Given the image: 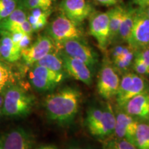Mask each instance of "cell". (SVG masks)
Segmentation results:
<instances>
[{
    "mask_svg": "<svg viewBox=\"0 0 149 149\" xmlns=\"http://www.w3.org/2000/svg\"><path fill=\"white\" fill-rule=\"evenodd\" d=\"M81 93L72 86L63 87L48 94L44 101L48 118L60 126L72 124L81 102Z\"/></svg>",
    "mask_w": 149,
    "mask_h": 149,
    "instance_id": "1",
    "label": "cell"
},
{
    "mask_svg": "<svg viewBox=\"0 0 149 149\" xmlns=\"http://www.w3.org/2000/svg\"><path fill=\"white\" fill-rule=\"evenodd\" d=\"M85 124L91 135L95 138L105 139L111 137L114 134L115 126V112L111 104L89 107Z\"/></svg>",
    "mask_w": 149,
    "mask_h": 149,
    "instance_id": "2",
    "label": "cell"
},
{
    "mask_svg": "<svg viewBox=\"0 0 149 149\" xmlns=\"http://www.w3.org/2000/svg\"><path fill=\"white\" fill-rule=\"evenodd\" d=\"M35 98L17 84L3 93V115L10 118L24 117L32 111Z\"/></svg>",
    "mask_w": 149,
    "mask_h": 149,
    "instance_id": "3",
    "label": "cell"
},
{
    "mask_svg": "<svg viewBox=\"0 0 149 149\" xmlns=\"http://www.w3.org/2000/svg\"><path fill=\"white\" fill-rule=\"evenodd\" d=\"M66 76V72H55L34 64L30 70L29 81L37 92H51L64 81Z\"/></svg>",
    "mask_w": 149,
    "mask_h": 149,
    "instance_id": "4",
    "label": "cell"
},
{
    "mask_svg": "<svg viewBox=\"0 0 149 149\" xmlns=\"http://www.w3.org/2000/svg\"><path fill=\"white\" fill-rule=\"evenodd\" d=\"M47 35L53 40L57 48L64 41L81 38L83 33L78 24L61 13L53 19L48 25Z\"/></svg>",
    "mask_w": 149,
    "mask_h": 149,
    "instance_id": "5",
    "label": "cell"
},
{
    "mask_svg": "<svg viewBox=\"0 0 149 149\" xmlns=\"http://www.w3.org/2000/svg\"><path fill=\"white\" fill-rule=\"evenodd\" d=\"M57 49L70 57L82 61L89 67L93 73L98 64L97 54L81 38L64 41L57 47Z\"/></svg>",
    "mask_w": 149,
    "mask_h": 149,
    "instance_id": "6",
    "label": "cell"
},
{
    "mask_svg": "<svg viewBox=\"0 0 149 149\" xmlns=\"http://www.w3.org/2000/svg\"><path fill=\"white\" fill-rule=\"evenodd\" d=\"M128 45L135 51L149 47V17L146 8H136Z\"/></svg>",
    "mask_w": 149,
    "mask_h": 149,
    "instance_id": "7",
    "label": "cell"
},
{
    "mask_svg": "<svg viewBox=\"0 0 149 149\" xmlns=\"http://www.w3.org/2000/svg\"><path fill=\"white\" fill-rule=\"evenodd\" d=\"M120 79L117 70L108 58L103 61L99 72L97 91L99 95L105 100L115 97L120 86Z\"/></svg>",
    "mask_w": 149,
    "mask_h": 149,
    "instance_id": "8",
    "label": "cell"
},
{
    "mask_svg": "<svg viewBox=\"0 0 149 149\" xmlns=\"http://www.w3.org/2000/svg\"><path fill=\"white\" fill-rule=\"evenodd\" d=\"M148 91V84L140 74L126 72L120 79V86L115 96L118 107H122L130 98Z\"/></svg>",
    "mask_w": 149,
    "mask_h": 149,
    "instance_id": "9",
    "label": "cell"
},
{
    "mask_svg": "<svg viewBox=\"0 0 149 149\" xmlns=\"http://www.w3.org/2000/svg\"><path fill=\"white\" fill-rule=\"evenodd\" d=\"M57 48L55 42L48 35H40L29 47L22 50L21 58L28 66H32L37 61Z\"/></svg>",
    "mask_w": 149,
    "mask_h": 149,
    "instance_id": "10",
    "label": "cell"
},
{
    "mask_svg": "<svg viewBox=\"0 0 149 149\" xmlns=\"http://www.w3.org/2000/svg\"><path fill=\"white\" fill-rule=\"evenodd\" d=\"M32 134L24 128L8 130L0 137V149H35Z\"/></svg>",
    "mask_w": 149,
    "mask_h": 149,
    "instance_id": "11",
    "label": "cell"
},
{
    "mask_svg": "<svg viewBox=\"0 0 149 149\" xmlns=\"http://www.w3.org/2000/svg\"><path fill=\"white\" fill-rule=\"evenodd\" d=\"M90 35L95 39L102 51H105L109 45V13H93L89 20Z\"/></svg>",
    "mask_w": 149,
    "mask_h": 149,
    "instance_id": "12",
    "label": "cell"
},
{
    "mask_svg": "<svg viewBox=\"0 0 149 149\" xmlns=\"http://www.w3.org/2000/svg\"><path fill=\"white\" fill-rule=\"evenodd\" d=\"M114 112L115 126L113 135L116 138L125 139L133 144L134 137L139 122L127 114L120 107H117Z\"/></svg>",
    "mask_w": 149,
    "mask_h": 149,
    "instance_id": "13",
    "label": "cell"
},
{
    "mask_svg": "<svg viewBox=\"0 0 149 149\" xmlns=\"http://www.w3.org/2000/svg\"><path fill=\"white\" fill-rule=\"evenodd\" d=\"M60 8L65 16L78 25L94 13L93 6L86 0H62Z\"/></svg>",
    "mask_w": 149,
    "mask_h": 149,
    "instance_id": "14",
    "label": "cell"
},
{
    "mask_svg": "<svg viewBox=\"0 0 149 149\" xmlns=\"http://www.w3.org/2000/svg\"><path fill=\"white\" fill-rule=\"evenodd\" d=\"M59 54L63 59L65 71L68 75L87 86L92 84L93 73L84 62L66 55L61 51H59Z\"/></svg>",
    "mask_w": 149,
    "mask_h": 149,
    "instance_id": "15",
    "label": "cell"
},
{
    "mask_svg": "<svg viewBox=\"0 0 149 149\" xmlns=\"http://www.w3.org/2000/svg\"><path fill=\"white\" fill-rule=\"evenodd\" d=\"M121 108L136 120L149 121V91L130 98Z\"/></svg>",
    "mask_w": 149,
    "mask_h": 149,
    "instance_id": "16",
    "label": "cell"
},
{
    "mask_svg": "<svg viewBox=\"0 0 149 149\" xmlns=\"http://www.w3.org/2000/svg\"><path fill=\"white\" fill-rule=\"evenodd\" d=\"M135 51L129 46L117 45L111 51L112 64L117 71L124 72L132 66Z\"/></svg>",
    "mask_w": 149,
    "mask_h": 149,
    "instance_id": "17",
    "label": "cell"
},
{
    "mask_svg": "<svg viewBox=\"0 0 149 149\" xmlns=\"http://www.w3.org/2000/svg\"><path fill=\"white\" fill-rule=\"evenodd\" d=\"M0 55L3 60L10 63L17 61L21 58L22 50L12 40L8 31L0 30Z\"/></svg>",
    "mask_w": 149,
    "mask_h": 149,
    "instance_id": "18",
    "label": "cell"
},
{
    "mask_svg": "<svg viewBox=\"0 0 149 149\" xmlns=\"http://www.w3.org/2000/svg\"><path fill=\"white\" fill-rule=\"evenodd\" d=\"M26 19V13L21 8H15L10 15L0 22V30L10 33H22V24Z\"/></svg>",
    "mask_w": 149,
    "mask_h": 149,
    "instance_id": "19",
    "label": "cell"
},
{
    "mask_svg": "<svg viewBox=\"0 0 149 149\" xmlns=\"http://www.w3.org/2000/svg\"><path fill=\"white\" fill-rule=\"evenodd\" d=\"M136 8L131 6L124 7V14L119 29L117 40L122 42L128 43L134 23Z\"/></svg>",
    "mask_w": 149,
    "mask_h": 149,
    "instance_id": "20",
    "label": "cell"
},
{
    "mask_svg": "<svg viewBox=\"0 0 149 149\" xmlns=\"http://www.w3.org/2000/svg\"><path fill=\"white\" fill-rule=\"evenodd\" d=\"M124 10V7L122 6H115L108 11L109 16V44L117 40Z\"/></svg>",
    "mask_w": 149,
    "mask_h": 149,
    "instance_id": "21",
    "label": "cell"
},
{
    "mask_svg": "<svg viewBox=\"0 0 149 149\" xmlns=\"http://www.w3.org/2000/svg\"><path fill=\"white\" fill-rule=\"evenodd\" d=\"M35 64L45 67L55 72H66L64 66V62L60 54L57 52L53 51L47 54L42 59L37 61Z\"/></svg>",
    "mask_w": 149,
    "mask_h": 149,
    "instance_id": "22",
    "label": "cell"
},
{
    "mask_svg": "<svg viewBox=\"0 0 149 149\" xmlns=\"http://www.w3.org/2000/svg\"><path fill=\"white\" fill-rule=\"evenodd\" d=\"M17 78L13 68L8 64L0 61V93L7 88L16 84Z\"/></svg>",
    "mask_w": 149,
    "mask_h": 149,
    "instance_id": "23",
    "label": "cell"
},
{
    "mask_svg": "<svg viewBox=\"0 0 149 149\" xmlns=\"http://www.w3.org/2000/svg\"><path fill=\"white\" fill-rule=\"evenodd\" d=\"M133 145L137 149H149V124L139 122Z\"/></svg>",
    "mask_w": 149,
    "mask_h": 149,
    "instance_id": "24",
    "label": "cell"
},
{
    "mask_svg": "<svg viewBox=\"0 0 149 149\" xmlns=\"http://www.w3.org/2000/svg\"><path fill=\"white\" fill-rule=\"evenodd\" d=\"M103 149H137L133 144L125 139L113 138L104 143Z\"/></svg>",
    "mask_w": 149,
    "mask_h": 149,
    "instance_id": "25",
    "label": "cell"
},
{
    "mask_svg": "<svg viewBox=\"0 0 149 149\" xmlns=\"http://www.w3.org/2000/svg\"><path fill=\"white\" fill-rule=\"evenodd\" d=\"M16 6L15 0H0V22L10 15Z\"/></svg>",
    "mask_w": 149,
    "mask_h": 149,
    "instance_id": "26",
    "label": "cell"
},
{
    "mask_svg": "<svg viewBox=\"0 0 149 149\" xmlns=\"http://www.w3.org/2000/svg\"><path fill=\"white\" fill-rule=\"evenodd\" d=\"M132 67L133 68L134 70L138 74H140V75L149 74V68L146 66V64L144 62V61L138 55H136L135 53Z\"/></svg>",
    "mask_w": 149,
    "mask_h": 149,
    "instance_id": "27",
    "label": "cell"
},
{
    "mask_svg": "<svg viewBox=\"0 0 149 149\" xmlns=\"http://www.w3.org/2000/svg\"><path fill=\"white\" fill-rule=\"evenodd\" d=\"M135 54L144 61V62L149 68V47L135 51Z\"/></svg>",
    "mask_w": 149,
    "mask_h": 149,
    "instance_id": "28",
    "label": "cell"
},
{
    "mask_svg": "<svg viewBox=\"0 0 149 149\" xmlns=\"http://www.w3.org/2000/svg\"><path fill=\"white\" fill-rule=\"evenodd\" d=\"M31 40H32V35L25 34L24 35V37H22L21 41L19 42L18 46L21 50L25 49V48L29 47L31 45Z\"/></svg>",
    "mask_w": 149,
    "mask_h": 149,
    "instance_id": "29",
    "label": "cell"
},
{
    "mask_svg": "<svg viewBox=\"0 0 149 149\" xmlns=\"http://www.w3.org/2000/svg\"><path fill=\"white\" fill-rule=\"evenodd\" d=\"M98 4H100L104 6H114L118 2L119 0H94Z\"/></svg>",
    "mask_w": 149,
    "mask_h": 149,
    "instance_id": "30",
    "label": "cell"
},
{
    "mask_svg": "<svg viewBox=\"0 0 149 149\" xmlns=\"http://www.w3.org/2000/svg\"><path fill=\"white\" fill-rule=\"evenodd\" d=\"M135 4L138 6L139 8H146L149 6V0H133Z\"/></svg>",
    "mask_w": 149,
    "mask_h": 149,
    "instance_id": "31",
    "label": "cell"
},
{
    "mask_svg": "<svg viewBox=\"0 0 149 149\" xmlns=\"http://www.w3.org/2000/svg\"><path fill=\"white\" fill-rule=\"evenodd\" d=\"M35 149H59L57 146L55 145L52 144H48V145H42Z\"/></svg>",
    "mask_w": 149,
    "mask_h": 149,
    "instance_id": "32",
    "label": "cell"
},
{
    "mask_svg": "<svg viewBox=\"0 0 149 149\" xmlns=\"http://www.w3.org/2000/svg\"><path fill=\"white\" fill-rule=\"evenodd\" d=\"M67 149H91V148L87 146H79V145H72L68 147Z\"/></svg>",
    "mask_w": 149,
    "mask_h": 149,
    "instance_id": "33",
    "label": "cell"
},
{
    "mask_svg": "<svg viewBox=\"0 0 149 149\" xmlns=\"http://www.w3.org/2000/svg\"><path fill=\"white\" fill-rule=\"evenodd\" d=\"M3 115V94L0 93V117Z\"/></svg>",
    "mask_w": 149,
    "mask_h": 149,
    "instance_id": "34",
    "label": "cell"
},
{
    "mask_svg": "<svg viewBox=\"0 0 149 149\" xmlns=\"http://www.w3.org/2000/svg\"><path fill=\"white\" fill-rule=\"evenodd\" d=\"M44 1H45L46 5L48 6V8H51L52 4H53V3L55 1V0H44Z\"/></svg>",
    "mask_w": 149,
    "mask_h": 149,
    "instance_id": "35",
    "label": "cell"
},
{
    "mask_svg": "<svg viewBox=\"0 0 149 149\" xmlns=\"http://www.w3.org/2000/svg\"><path fill=\"white\" fill-rule=\"evenodd\" d=\"M146 13H147V14H148V16L149 17V6H148V7H147V8H146Z\"/></svg>",
    "mask_w": 149,
    "mask_h": 149,
    "instance_id": "36",
    "label": "cell"
}]
</instances>
